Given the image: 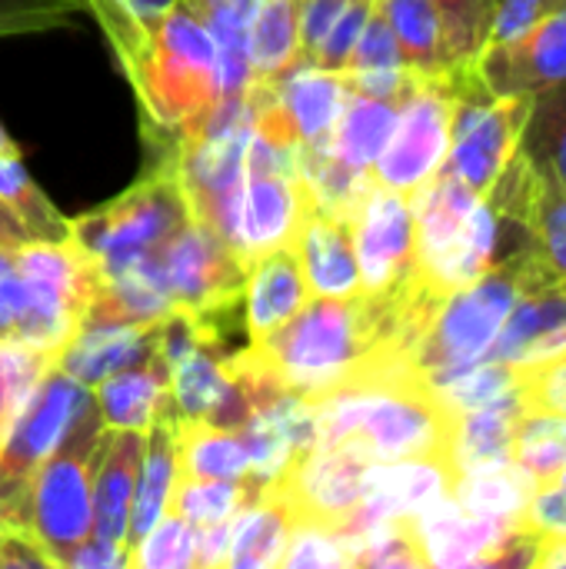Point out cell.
Wrapping results in <instances>:
<instances>
[{
	"label": "cell",
	"mask_w": 566,
	"mask_h": 569,
	"mask_svg": "<svg viewBox=\"0 0 566 569\" xmlns=\"http://www.w3.org/2000/svg\"><path fill=\"white\" fill-rule=\"evenodd\" d=\"M127 80L137 90L150 150L157 157L177 153L220 100L217 43L190 0H180L163 17Z\"/></svg>",
	"instance_id": "6da1fadb"
},
{
	"label": "cell",
	"mask_w": 566,
	"mask_h": 569,
	"mask_svg": "<svg viewBox=\"0 0 566 569\" xmlns=\"http://www.w3.org/2000/svg\"><path fill=\"white\" fill-rule=\"evenodd\" d=\"M544 283H557V280L530 253V247L500 257L487 273L454 290L440 303L437 317L417 340L410 363L427 380H437V377H447V373H457L464 367L487 360L514 303L527 290L544 287Z\"/></svg>",
	"instance_id": "7a4b0ae2"
},
{
	"label": "cell",
	"mask_w": 566,
	"mask_h": 569,
	"mask_svg": "<svg viewBox=\"0 0 566 569\" xmlns=\"http://www.w3.org/2000/svg\"><path fill=\"white\" fill-rule=\"evenodd\" d=\"M107 447V427L97 403H87L60 447L43 460L27 497V530L50 567L93 537V473Z\"/></svg>",
	"instance_id": "3957f363"
},
{
	"label": "cell",
	"mask_w": 566,
	"mask_h": 569,
	"mask_svg": "<svg viewBox=\"0 0 566 569\" xmlns=\"http://www.w3.org/2000/svg\"><path fill=\"white\" fill-rule=\"evenodd\" d=\"M190 217L177 153H163L130 190L70 220V240L97 267H113L143 253H160Z\"/></svg>",
	"instance_id": "277c9868"
},
{
	"label": "cell",
	"mask_w": 566,
	"mask_h": 569,
	"mask_svg": "<svg viewBox=\"0 0 566 569\" xmlns=\"http://www.w3.org/2000/svg\"><path fill=\"white\" fill-rule=\"evenodd\" d=\"M160 257L173 307L190 313L203 333L207 350L220 353L234 313H244L247 263L217 230L197 217H190V223L160 250Z\"/></svg>",
	"instance_id": "5b68a950"
},
{
	"label": "cell",
	"mask_w": 566,
	"mask_h": 569,
	"mask_svg": "<svg viewBox=\"0 0 566 569\" xmlns=\"http://www.w3.org/2000/svg\"><path fill=\"white\" fill-rule=\"evenodd\" d=\"M447 73L457 93V107L444 170L460 177L470 190L484 197L520 147L530 97L490 93L474 70V57L447 67Z\"/></svg>",
	"instance_id": "8992f818"
},
{
	"label": "cell",
	"mask_w": 566,
	"mask_h": 569,
	"mask_svg": "<svg viewBox=\"0 0 566 569\" xmlns=\"http://www.w3.org/2000/svg\"><path fill=\"white\" fill-rule=\"evenodd\" d=\"M87 403L93 390L50 363L0 443V527L27 530L30 483Z\"/></svg>",
	"instance_id": "52a82bcc"
},
{
	"label": "cell",
	"mask_w": 566,
	"mask_h": 569,
	"mask_svg": "<svg viewBox=\"0 0 566 569\" xmlns=\"http://www.w3.org/2000/svg\"><path fill=\"white\" fill-rule=\"evenodd\" d=\"M457 93L450 73H414L397 103V127L374 163V180L397 193H414L434 180L450 153Z\"/></svg>",
	"instance_id": "ba28073f"
},
{
	"label": "cell",
	"mask_w": 566,
	"mask_h": 569,
	"mask_svg": "<svg viewBox=\"0 0 566 569\" xmlns=\"http://www.w3.org/2000/svg\"><path fill=\"white\" fill-rule=\"evenodd\" d=\"M374 460L357 443L314 447L267 487L290 513L294 527H324L340 530L350 513L367 497V477Z\"/></svg>",
	"instance_id": "9c48e42d"
},
{
	"label": "cell",
	"mask_w": 566,
	"mask_h": 569,
	"mask_svg": "<svg viewBox=\"0 0 566 569\" xmlns=\"http://www.w3.org/2000/svg\"><path fill=\"white\" fill-rule=\"evenodd\" d=\"M504 227L524 237L554 280H566V187L540 173L517 147L507 170L484 193Z\"/></svg>",
	"instance_id": "30bf717a"
},
{
	"label": "cell",
	"mask_w": 566,
	"mask_h": 569,
	"mask_svg": "<svg viewBox=\"0 0 566 569\" xmlns=\"http://www.w3.org/2000/svg\"><path fill=\"white\" fill-rule=\"evenodd\" d=\"M354 250L360 267V293H390L404 287L417 273L410 197L374 180L354 213Z\"/></svg>",
	"instance_id": "8fae6325"
},
{
	"label": "cell",
	"mask_w": 566,
	"mask_h": 569,
	"mask_svg": "<svg viewBox=\"0 0 566 569\" xmlns=\"http://www.w3.org/2000/svg\"><path fill=\"white\" fill-rule=\"evenodd\" d=\"M474 70L490 93L534 97L566 80V7L544 13L520 33L487 40L474 53Z\"/></svg>",
	"instance_id": "7c38bea8"
},
{
	"label": "cell",
	"mask_w": 566,
	"mask_h": 569,
	"mask_svg": "<svg viewBox=\"0 0 566 569\" xmlns=\"http://www.w3.org/2000/svg\"><path fill=\"white\" fill-rule=\"evenodd\" d=\"M347 93L350 90H347L344 73H334L314 63H297L287 73L270 77V80L254 77L247 87V100L274 107L300 147L330 143V133L347 103Z\"/></svg>",
	"instance_id": "4fadbf2b"
},
{
	"label": "cell",
	"mask_w": 566,
	"mask_h": 569,
	"mask_svg": "<svg viewBox=\"0 0 566 569\" xmlns=\"http://www.w3.org/2000/svg\"><path fill=\"white\" fill-rule=\"evenodd\" d=\"M310 207H314V197L304 187L300 173L247 167V183H244L240 217H237V240H234L237 257L250 263L290 243Z\"/></svg>",
	"instance_id": "5bb4252c"
},
{
	"label": "cell",
	"mask_w": 566,
	"mask_h": 569,
	"mask_svg": "<svg viewBox=\"0 0 566 569\" xmlns=\"http://www.w3.org/2000/svg\"><path fill=\"white\" fill-rule=\"evenodd\" d=\"M514 523L517 520L470 513L454 497H444L414 517L427 567L437 569L487 567V560L507 540Z\"/></svg>",
	"instance_id": "9a60e30c"
},
{
	"label": "cell",
	"mask_w": 566,
	"mask_h": 569,
	"mask_svg": "<svg viewBox=\"0 0 566 569\" xmlns=\"http://www.w3.org/2000/svg\"><path fill=\"white\" fill-rule=\"evenodd\" d=\"M490 357L514 370L566 357V280L534 287L514 303Z\"/></svg>",
	"instance_id": "2e32d148"
},
{
	"label": "cell",
	"mask_w": 566,
	"mask_h": 569,
	"mask_svg": "<svg viewBox=\"0 0 566 569\" xmlns=\"http://www.w3.org/2000/svg\"><path fill=\"white\" fill-rule=\"evenodd\" d=\"M290 243L300 257V267L314 297H357L360 293L354 220L310 207Z\"/></svg>",
	"instance_id": "e0dca14e"
},
{
	"label": "cell",
	"mask_w": 566,
	"mask_h": 569,
	"mask_svg": "<svg viewBox=\"0 0 566 569\" xmlns=\"http://www.w3.org/2000/svg\"><path fill=\"white\" fill-rule=\"evenodd\" d=\"M310 287L294 243H284L247 263L244 283V330L250 343H260L277 327H284L307 300Z\"/></svg>",
	"instance_id": "ac0fdd59"
},
{
	"label": "cell",
	"mask_w": 566,
	"mask_h": 569,
	"mask_svg": "<svg viewBox=\"0 0 566 569\" xmlns=\"http://www.w3.org/2000/svg\"><path fill=\"white\" fill-rule=\"evenodd\" d=\"M157 350V323H83L53 357V367L83 387L143 363Z\"/></svg>",
	"instance_id": "d6986e66"
},
{
	"label": "cell",
	"mask_w": 566,
	"mask_h": 569,
	"mask_svg": "<svg viewBox=\"0 0 566 569\" xmlns=\"http://www.w3.org/2000/svg\"><path fill=\"white\" fill-rule=\"evenodd\" d=\"M147 433L140 430H107V447L93 473V537L127 547L133 490L143 463Z\"/></svg>",
	"instance_id": "ffe728a7"
},
{
	"label": "cell",
	"mask_w": 566,
	"mask_h": 569,
	"mask_svg": "<svg viewBox=\"0 0 566 569\" xmlns=\"http://www.w3.org/2000/svg\"><path fill=\"white\" fill-rule=\"evenodd\" d=\"M480 193L470 190L460 177L440 170L420 190L410 193L414 233H417V267H434L467 230V220Z\"/></svg>",
	"instance_id": "44dd1931"
},
{
	"label": "cell",
	"mask_w": 566,
	"mask_h": 569,
	"mask_svg": "<svg viewBox=\"0 0 566 569\" xmlns=\"http://www.w3.org/2000/svg\"><path fill=\"white\" fill-rule=\"evenodd\" d=\"M93 403L107 430H140L147 433L150 423L170 407V370L157 357H147L137 367H127L103 383L93 387Z\"/></svg>",
	"instance_id": "7402d4cb"
},
{
	"label": "cell",
	"mask_w": 566,
	"mask_h": 569,
	"mask_svg": "<svg viewBox=\"0 0 566 569\" xmlns=\"http://www.w3.org/2000/svg\"><path fill=\"white\" fill-rule=\"evenodd\" d=\"M173 483H177V410L170 403L147 430L143 463L133 490L130 527H127V550L140 543V537L167 513Z\"/></svg>",
	"instance_id": "603a6c76"
},
{
	"label": "cell",
	"mask_w": 566,
	"mask_h": 569,
	"mask_svg": "<svg viewBox=\"0 0 566 569\" xmlns=\"http://www.w3.org/2000/svg\"><path fill=\"white\" fill-rule=\"evenodd\" d=\"M294 533V520L287 507L260 483H254L250 500L230 520V569H270L280 567L287 543Z\"/></svg>",
	"instance_id": "cb8c5ba5"
},
{
	"label": "cell",
	"mask_w": 566,
	"mask_h": 569,
	"mask_svg": "<svg viewBox=\"0 0 566 569\" xmlns=\"http://www.w3.org/2000/svg\"><path fill=\"white\" fill-rule=\"evenodd\" d=\"M177 480H250V457L240 433L177 417Z\"/></svg>",
	"instance_id": "d4e9b609"
},
{
	"label": "cell",
	"mask_w": 566,
	"mask_h": 569,
	"mask_svg": "<svg viewBox=\"0 0 566 569\" xmlns=\"http://www.w3.org/2000/svg\"><path fill=\"white\" fill-rule=\"evenodd\" d=\"M520 403L517 390L510 397H500L494 403L474 407L457 417V433H454V467L457 477L467 470H480L500 460H510V440L520 420Z\"/></svg>",
	"instance_id": "484cf974"
},
{
	"label": "cell",
	"mask_w": 566,
	"mask_h": 569,
	"mask_svg": "<svg viewBox=\"0 0 566 569\" xmlns=\"http://www.w3.org/2000/svg\"><path fill=\"white\" fill-rule=\"evenodd\" d=\"M397 127V103L347 93V103L330 133V150L354 170L370 173Z\"/></svg>",
	"instance_id": "4316f807"
},
{
	"label": "cell",
	"mask_w": 566,
	"mask_h": 569,
	"mask_svg": "<svg viewBox=\"0 0 566 569\" xmlns=\"http://www.w3.org/2000/svg\"><path fill=\"white\" fill-rule=\"evenodd\" d=\"M377 10L397 33L404 63L414 73H440L454 67L447 53L444 17L434 0H377Z\"/></svg>",
	"instance_id": "83f0119b"
},
{
	"label": "cell",
	"mask_w": 566,
	"mask_h": 569,
	"mask_svg": "<svg viewBox=\"0 0 566 569\" xmlns=\"http://www.w3.org/2000/svg\"><path fill=\"white\" fill-rule=\"evenodd\" d=\"M537 493V483L527 470H520L514 460H500L480 470H467L457 477L454 500L484 517H504V520H520Z\"/></svg>",
	"instance_id": "f1b7e54d"
},
{
	"label": "cell",
	"mask_w": 566,
	"mask_h": 569,
	"mask_svg": "<svg viewBox=\"0 0 566 569\" xmlns=\"http://www.w3.org/2000/svg\"><path fill=\"white\" fill-rule=\"evenodd\" d=\"M250 67L257 80H270L300 63V30H297V0H260L250 37Z\"/></svg>",
	"instance_id": "f546056e"
},
{
	"label": "cell",
	"mask_w": 566,
	"mask_h": 569,
	"mask_svg": "<svg viewBox=\"0 0 566 569\" xmlns=\"http://www.w3.org/2000/svg\"><path fill=\"white\" fill-rule=\"evenodd\" d=\"M520 153L566 187V80L530 97Z\"/></svg>",
	"instance_id": "4dcf8cb0"
},
{
	"label": "cell",
	"mask_w": 566,
	"mask_h": 569,
	"mask_svg": "<svg viewBox=\"0 0 566 569\" xmlns=\"http://www.w3.org/2000/svg\"><path fill=\"white\" fill-rule=\"evenodd\" d=\"M510 460L534 477L537 490L554 487L557 477L566 470L564 417L520 413L517 430H514V440H510Z\"/></svg>",
	"instance_id": "1f68e13d"
},
{
	"label": "cell",
	"mask_w": 566,
	"mask_h": 569,
	"mask_svg": "<svg viewBox=\"0 0 566 569\" xmlns=\"http://www.w3.org/2000/svg\"><path fill=\"white\" fill-rule=\"evenodd\" d=\"M0 203H7L27 227L30 240H67L70 220L43 197L33 177L23 170L20 157L0 153Z\"/></svg>",
	"instance_id": "d6a6232c"
},
{
	"label": "cell",
	"mask_w": 566,
	"mask_h": 569,
	"mask_svg": "<svg viewBox=\"0 0 566 569\" xmlns=\"http://www.w3.org/2000/svg\"><path fill=\"white\" fill-rule=\"evenodd\" d=\"M254 493V480H177L167 513L190 520L193 527L230 520Z\"/></svg>",
	"instance_id": "836d02e7"
},
{
	"label": "cell",
	"mask_w": 566,
	"mask_h": 569,
	"mask_svg": "<svg viewBox=\"0 0 566 569\" xmlns=\"http://www.w3.org/2000/svg\"><path fill=\"white\" fill-rule=\"evenodd\" d=\"M430 387L460 417V413H467L474 407H484V403H494L500 397H510L517 390V373H514V367L487 357V360H480L474 367H464L457 373L430 380Z\"/></svg>",
	"instance_id": "e575fe53"
},
{
	"label": "cell",
	"mask_w": 566,
	"mask_h": 569,
	"mask_svg": "<svg viewBox=\"0 0 566 569\" xmlns=\"http://www.w3.org/2000/svg\"><path fill=\"white\" fill-rule=\"evenodd\" d=\"M197 563V527L177 513H163L143 537L127 550L133 569H190Z\"/></svg>",
	"instance_id": "d590c367"
},
{
	"label": "cell",
	"mask_w": 566,
	"mask_h": 569,
	"mask_svg": "<svg viewBox=\"0 0 566 569\" xmlns=\"http://www.w3.org/2000/svg\"><path fill=\"white\" fill-rule=\"evenodd\" d=\"M440 17H444V33H447V53L450 63L470 60L490 30V3L487 0H434Z\"/></svg>",
	"instance_id": "8d00e7d4"
},
{
	"label": "cell",
	"mask_w": 566,
	"mask_h": 569,
	"mask_svg": "<svg viewBox=\"0 0 566 569\" xmlns=\"http://www.w3.org/2000/svg\"><path fill=\"white\" fill-rule=\"evenodd\" d=\"M514 373H517V403L524 413L566 420V357L524 367Z\"/></svg>",
	"instance_id": "74e56055"
},
{
	"label": "cell",
	"mask_w": 566,
	"mask_h": 569,
	"mask_svg": "<svg viewBox=\"0 0 566 569\" xmlns=\"http://www.w3.org/2000/svg\"><path fill=\"white\" fill-rule=\"evenodd\" d=\"M80 10H87L83 0H0V37L63 27Z\"/></svg>",
	"instance_id": "f35d334b"
},
{
	"label": "cell",
	"mask_w": 566,
	"mask_h": 569,
	"mask_svg": "<svg viewBox=\"0 0 566 569\" xmlns=\"http://www.w3.org/2000/svg\"><path fill=\"white\" fill-rule=\"evenodd\" d=\"M280 567L287 569H334L350 567L347 547L340 540V533L324 530V527H294L287 553L280 560Z\"/></svg>",
	"instance_id": "ab89813d"
},
{
	"label": "cell",
	"mask_w": 566,
	"mask_h": 569,
	"mask_svg": "<svg viewBox=\"0 0 566 569\" xmlns=\"http://www.w3.org/2000/svg\"><path fill=\"white\" fill-rule=\"evenodd\" d=\"M374 3H377V0H347V3H344V10H340V17L334 20L327 40H324L320 50H317L314 67H324V70H334V73H344V70H347L350 53H354V47H357V40H360L367 20H370V13H374Z\"/></svg>",
	"instance_id": "60d3db41"
},
{
	"label": "cell",
	"mask_w": 566,
	"mask_h": 569,
	"mask_svg": "<svg viewBox=\"0 0 566 569\" xmlns=\"http://www.w3.org/2000/svg\"><path fill=\"white\" fill-rule=\"evenodd\" d=\"M370 67H407L404 50L397 43V33L390 30L387 17L377 10V3H374V13H370L367 27H364L360 40L350 53L347 70H370Z\"/></svg>",
	"instance_id": "b9f144b4"
},
{
	"label": "cell",
	"mask_w": 566,
	"mask_h": 569,
	"mask_svg": "<svg viewBox=\"0 0 566 569\" xmlns=\"http://www.w3.org/2000/svg\"><path fill=\"white\" fill-rule=\"evenodd\" d=\"M347 0H297V30H300V63H314L320 43L327 40L334 20Z\"/></svg>",
	"instance_id": "7bdbcfd3"
},
{
	"label": "cell",
	"mask_w": 566,
	"mask_h": 569,
	"mask_svg": "<svg viewBox=\"0 0 566 569\" xmlns=\"http://www.w3.org/2000/svg\"><path fill=\"white\" fill-rule=\"evenodd\" d=\"M347 90L350 93H364V97H377V100H390L400 103L414 70L410 67H370V70H344Z\"/></svg>",
	"instance_id": "ee69618b"
},
{
	"label": "cell",
	"mask_w": 566,
	"mask_h": 569,
	"mask_svg": "<svg viewBox=\"0 0 566 569\" xmlns=\"http://www.w3.org/2000/svg\"><path fill=\"white\" fill-rule=\"evenodd\" d=\"M566 7V0H500L497 10H494V20H490V30H487V40H504V37H514L520 33L527 23L540 20L544 13H554ZM484 40V43H487Z\"/></svg>",
	"instance_id": "f6af8a7d"
},
{
	"label": "cell",
	"mask_w": 566,
	"mask_h": 569,
	"mask_svg": "<svg viewBox=\"0 0 566 569\" xmlns=\"http://www.w3.org/2000/svg\"><path fill=\"white\" fill-rule=\"evenodd\" d=\"M27 317V287L13 263V250L0 247V333H13Z\"/></svg>",
	"instance_id": "bcb514c9"
},
{
	"label": "cell",
	"mask_w": 566,
	"mask_h": 569,
	"mask_svg": "<svg viewBox=\"0 0 566 569\" xmlns=\"http://www.w3.org/2000/svg\"><path fill=\"white\" fill-rule=\"evenodd\" d=\"M520 520L530 523L537 533H566V487L537 490Z\"/></svg>",
	"instance_id": "7dc6e473"
},
{
	"label": "cell",
	"mask_w": 566,
	"mask_h": 569,
	"mask_svg": "<svg viewBox=\"0 0 566 569\" xmlns=\"http://www.w3.org/2000/svg\"><path fill=\"white\" fill-rule=\"evenodd\" d=\"M60 567L67 569H123L127 567V547L107 543V540H83L80 547H73Z\"/></svg>",
	"instance_id": "c3c4849f"
},
{
	"label": "cell",
	"mask_w": 566,
	"mask_h": 569,
	"mask_svg": "<svg viewBox=\"0 0 566 569\" xmlns=\"http://www.w3.org/2000/svg\"><path fill=\"white\" fill-rule=\"evenodd\" d=\"M230 520L197 527V563L193 567H227V560H230Z\"/></svg>",
	"instance_id": "681fc988"
},
{
	"label": "cell",
	"mask_w": 566,
	"mask_h": 569,
	"mask_svg": "<svg viewBox=\"0 0 566 569\" xmlns=\"http://www.w3.org/2000/svg\"><path fill=\"white\" fill-rule=\"evenodd\" d=\"M537 569H566V533H540L537 540Z\"/></svg>",
	"instance_id": "f907efd6"
},
{
	"label": "cell",
	"mask_w": 566,
	"mask_h": 569,
	"mask_svg": "<svg viewBox=\"0 0 566 569\" xmlns=\"http://www.w3.org/2000/svg\"><path fill=\"white\" fill-rule=\"evenodd\" d=\"M147 30H157L163 23V17L180 3V0H120Z\"/></svg>",
	"instance_id": "816d5d0a"
},
{
	"label": "cell",
	"mask_w": 566,
	"mask_h": 569,
	"mask_svg": "<svg viewBox=\"0 0 566 569\" xmlns=\"http://www.w3.org/2000/svg\"><path fill=\"white\" fill-rule=\"evenodd\" d=\"M27 240H30L27 227L17 220V213H13L7 203H0V247H3V250H17V247H23Z\"/></svg>",
	"instance_id": "f5cc1de1"
},
{
	"label": "cell",
	"mask_w": 566,
	"mask_h": 569,
	"mask_svg": "<svg viewBox=\"0 0 566 569\" xmlns=\"http://www.w3.org/2000/svg\"><path fill=\"white\" fill-rule=\"evenodd\" d=\"M27 397H30V393L13 390V387L0 377V443H3V437H7V430H10V423H13V417H17V413H20V407L27 403Z\"/></svg>",
	"instance_id": "db71d44e"
},
{
	"label": "cell",
	"mask_w": 566,
	"mask_h": 569,
	"mask_svg": "<svg viewBox=\"0 0 566 569\" xmlns=\"http://www.w3.org/2000/svg\"><path fill=\"white\" fill-rule=\"evenodd\" d=\"M0 153H13V157H20V147L10 140V133H7L3 127H0Z\"/></svg>",
	"instance_id": "11a10c76"
},
{
	"label": "cell",
	"mask_w": 566,
	"mask_h": 569,
	"mask_svg": "<svg viewBox=\"0 0 566 569\" xmlns=\"http://www.w3.org/2000/svg\"><path fill=\"white\" fill-rule=\"evenodd\" d=\"M554 487H566V470L557 477V483H554Z\"/></svg>",
	"instance_id": "9f6ffc18"
},
{
	"label": "cell",
	"mask_w": 566,
	"mask_h": 569,
	"mask_svg": "<svg viewBox=\"0 0 566 569\" xmlns=\"http://www.w3.org/2000/svg\"><path fill=\"white\" fill-rule=\"evenodd\" d=\"M487 3H490V13H494V10H497V3H500V0H487ZM490 20H494V17H490Z\"/></svg>",
	"instance_id": "6f0895ef"
}]
</instances>
